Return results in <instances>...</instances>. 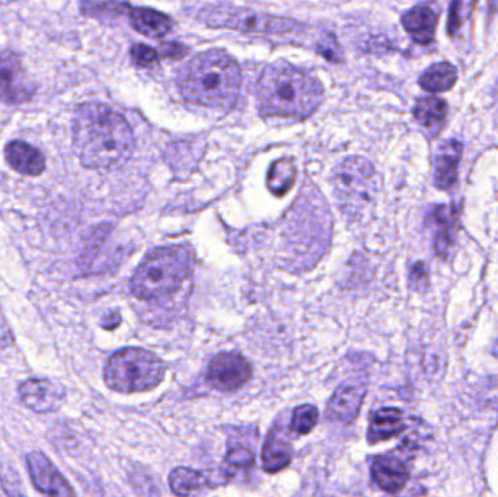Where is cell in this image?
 Listing matches in <instances>:
<instances>
[{"mask_svg":"<svg viewBox=\"0 0 498 497\" xmlns=\"http://www.w3.org/2000/svg\"><path fill=\"white\" fill-rule=\"evenodd\" d=\"M72 136L76 155L90 170L124 165L136 146L126 119L100 102H87L76 109Z\"/></svg>","mask_w":498,"mask_h":497,"instance_id":"cell-1","label":"cell"},{"mask_svg":"<svg viewBox=\"0 0 498 497\" xmlns=\"http://www.w3.org/2000/svg\"><path fill=\"white\" fill-rule=\"evenodd\" d=\"M255 94L262 116L280 119H308L323 101V83L284 60L262 70Z\"/></svg>","mask_w":498,"mask_h":497,"instance_id":"cell-2","label":"cell"},{"mask_svg":"<svg viewBox=\"0 0 498 497\" xmlns=\"http://www.w3.org/2000/svg\"><path fill=\"white\" fill-rule=\"evenodd\" d=\"M178 85L188 104L229 110L239 98L242 72L229 53L212 48L184 66L178 76Z\"/></svg>","mask_w":498,"mask_h":497,"instance_id":"cell-3","label":"cell"},{"mask_svg":"<svg viewBox=\"0 0 498 497\" xmlns=\"http://www.w3.org/2000/svg\"><path fill=\"white\" fill-rule=\"evenodd\" d=\"M191 273L190 254L183 247L154 249L137 267L130 289L142 301L161 300L176 292Z\"/></svg>","mask_w":498,"mask_h":497,"instance_id":"cell-4","label":"cell"},{"mask_svg":"<svg viewBox=\"0 0 498 497\" xmlns=\"http://www.w3.org/2000/svg\"><path fill=\"white\" fill-rule=\"evenodd\" d=\"M166 365L149 350L126 347L108 359L104 378L117 393L132 394L151 391L164 381Z\"/></svg>","mask_w":498,"mask_h":497,"instance_id":"cell-5","label":"cell"},{"mask_svg":"<svg viewBox=\"0 0 498 497\" xmlns=\"http://www.w3.org/2000/svg\"><path fill=\"white\" fill-rule=\"evenodd\" d=\"M334 190L345 212L357 217L376 198L379 183L372 163L362 156H352L335 168Z\"/></svg>","mask_w":498,"mask_h":497,"instance_id":"cell-6","label":"cell"},{"mask_svg":"<svg viewBox=\"0 0 498 497\" xmlns=\"http://www.w3.org/2000/svg\"><path fill=\"white\" fill-rule=\"evenodd\" d=\"M201 22L212 28L232 29L240 33L281 36L298 28L299 24L291 18L272 16L260 12L233 6L207 7L200 14Z\"/></svg>","mask_w":498,"mask_h":497,"instance_id":"cell-7","label":"cell"},{"mask_svg":"<svg viewBox=\"0 0 498 497\" xmlns=\"http://www.w3.org/2000/svg\"><path fill=\"white\" fill-rule=\"evenodd\" d=\"M36 87L28 79L21 58L15 51L0 53V102L18 105L28 102Z\"/></svg>","mask_w":498,"mask_h":497,"instance_id":"cell-8","label":"cell"},{"mask_svg":"<svg viewBox=\"0 0 498 497\" xmlns=\"http://www.w3.org/2000/svg\"><path fill=\"white\" fill-rule=\"evenodd\" d=\"M252 376V368L244 356L238 354H220L208 365L207 381L222 393H235Z\"/></svg>","mask_w":498,"mask_h":497,"instance_id":"cell-9","label":"cell"},{"mask_svg":"<svg viewBox=\"0 0 498 497\" xmlns=\"http://www.w3.org/2000/svg\"><path fill=\"white\" fill-rule=\"evenodd\" d=\"M26 467L34 487L47 496H73L72 487L53 462L38 450L26 455Z\"/></svg>","mask_w":498,"mask_h":497,"instance_id":"cell-10","label":"cell"},{"mask_svg":"<svg viewBox=\"0 0 498 497\" xmlns=\"http://www.w3.org/2000/svg\"><path fill=\"white\" fill-rule=\"evenodd\" d=\"M18 393L22 403L29 410L44 415L58 408L65 397V388L60 382L51 379L31 378L22 382Z\"/></svg>","mask_w":498,"mask_h":497,"instance_id":"cell-11","label":"cell"},{"mask_svg":"<svg viewBox=\"0 0 498 497\" xmlns=\"http://www.w3.org/2000/svg\"><path fill=\"white\" fill-rule=\"evenodd\" d=\"M366 396L365 384H345L334 393L326 415L331 420L350 425L355 422L362 408L363 398Z\"/></svg>","mask_w":498,"mask_h":497,"instance_id":"cell-12","label":"cell"},{"mask_svg":"<svg viewBox=\"0 0 498 497\" xmlns=\"http://www.w3.org/2000/svg\"><path fill=\"white\" fill-rule=\"evenodd\" d=\"M372 479L387 493H398L409 479L406 462L395 455L377 457L372 464Z\"/></svg>","mask_w":498,"mask_h":497,"instance_id":"cell-13","label":"cell"},{"mask_svg":"<svg viewBox=\"0 0 498 497\" xmlns=\"http://www.w3.org/2000/svg\"><path fill=\"white\" fill-rule=\"evenodd\" d=\"M5 158L16 173L29 177L41 175L46 170V158L43 153L26 142L14 141L7 144Z\"/></svg>","mask_w":498,"mask_h":497,"instance_id":"cell-14","label":"cell"},{"mask_svg":"<svg viewBox=\"0 0 498 497\" xmlns=\"http://www.w3.org/2000/svg\"><path fill=\"white\" fill-rule=\"evenodd\" d=\"M462 156V144L458 141H448L441 144L436 155L434 183L440 190H449L456 183L459 161Z\"/></svg>","mask_w":498,"mask_h":497,"instance_id":"cell-15","label":"cell"},{"mask_svg":"<svg viewBox=\"0 0 498 497\" xmlns=\"http://www.w3.org/2000/svg\"><path fill=\"white\" fill-rule=\"evenodd\" d=\"M402 26L412 37V40L426 46L433 41L436 26H438V15L434 14L431 7L419 5L409 9L402 16Z\"/></svg>","mask_w":498,"mask_h":497,"instance_id":"cell-16","label":"cell"},{"mask_svg":"<svg viewBox=\"0 0 498 497\" xmlns=\"http://www.w3.org/2000/svg\"><path fill=\"white\" fill-rule=\"evenodd\" d=\"M291 461V440L281 430H271L262 449V467L267 472H279L286 469Z\"/></svg>","mask_w":498,"mask_h":497,"instance_id":"cell-17","label":"cell"},{"mask_svg":"<svg viewBox=\"0 0 498 497\" xmlns=\"http://www.w3.org/2000/svg\"><path fill=\"white\" fill-rule=\"evenodd\" d=\"M448 116V104L439 97L419 98L414 107V117L417 123L429 130L431 134H438L441 127L445 126Z\"/></svg>","mask_w":498,"mask_h":497,"instance_id":"cell-18","label":"cell"},{"mask_svg":"<svg viewBox=\"0 0 498 497\" xmlns=\"http://www.w3.org/2000/svg\"><path fill=\"white\" fill-rule=\"evenodd\" d=\"M130 22L137 33L149 38L166 36L173 29V22L166 15L147 7H136L130 12Z\"/></svg>","mask_w":498,"mask_h":497,"instance_id":"cell-19","label":"cell"},{"mask_svg":"<svg viewBox=\"0 0 498 497\" xmlns=\"http://www.w3.org/2000/svg\"><path fill=\"white\" fill-rule=\"evenodd\" d=\"M404 429L402 413L398 408H382L373 415L370 422L367 438L370 442L376 443L380 440L391 439Z\"/></svg>","mask_w":498,"mask_h":497,"instance_id":"cell-20","label":"cell"},{"mask_svg":"<svg viewBox=\"0 0 498 497\" xmlns=\"http://www.w3.org/2000/svg\"><path fill=\"white\" fill-rule=\"evenodd\" d=\"M458 79L456 68L450 63L441 62L430 66L419 78V87L430 94H440L453 88Z\"/></svg>","mask_w":498,"mask_h":497,"instance_id":"cell-21","label":"cell"},{"mask_svg":"<svg viewBox=\"0 0 498 497\" xmlns=\"http://www.w3.org/2000/svg\"><path fill=\"white\" fill-rule=\"evenodd\" d=\"M296 180V166L291 158L277 159L270 166L267 187L276 197H283L293 187Z\"/></svg>","mask_w":498,"mask_h":497,"instance_id":"cell-22","label":"cell"},{"mask_svg":"<svg viewBox=\"0 0 498 497\" xmlns=\"http://www.w3.org/2000/svg\"><path fill=\"white\" fill-rule=\"evenodd\" d=\"M434 222L438 224V234H436V242H434V249L439 257H446L449 249L452 247L453 241V210L448 206H438L434 207L431 213Z\"/></svg>","mask_w":498,"mask_h":497,"instance_id":"cell-23","label":"cell"},{"mask_svg":"<svg viewBox=\"0 0 498 497\" xmlns=\"http://www.w3.org/2000/svg\"><path fill=\"white\" fill-rule=\"evenodd\" d=\"M169 486L175 494L190 496L207 486V479L196 470L176 469L169 476Z\"/></svg>","mask_w":498,"mask_h":497,"instance_id":"cell-24","label":"cell"},{"mask_svg":"<svg viewBox=\"0 0 498 497\" xmlns=\"http://www.w3.org/2000/svg\"><path fill=\"white\" fill-rule=\"evenodd\" d=\"M254 454L251 449L247 448H235L230 449L228 454L227 460L223 462L222 474L230 479L235 476L237 472L242 471V470H248L254 465Z\"/></svg>","mask_w":498,"mask_h":497,"instance_id":"cell-25","label":"cell"},{"mask_svg":"<svg viewBox=\"0 0 498 497\" xmlns=\"http://www.w3.org/2000/svg\"><path fill=\"white\" fill-rule=\"evenodd\" d=\"M318 418V408L311 404H303L294 410L291 423V430L298 435H308L315 428Z\"/></svg>","mask_w":498,"mask_h":497,"instance_id":"cell-26","label":"cell"},{"mask_svg":"<svg viewBox=\"0 0 498 497\" xmlns=\"http://www.w3.org/2000/svg\"><path fill=\"white\" fill-rule=\"evenodd\" d=\"M318 53L323 56L326 60L334 63L343 62V58H344L337 40L333 36L323 37V40L319 41Z\"/></svg>","mask_w":498,"mask_h":497,"instance_id":"cell-27","label":"cell"},{"mask_svg":"<svg viewBox=\"0 0 498 497\" xmlns=\"http://www.w3.org/2000/svg\"><path fill=\"white\" fill-rule=\"evenodd\" d=\"M130 55L133 58L134 65L139 68H147L158 60V53L144 44H134L130 50Z\"/></svg>","mask_w":498,"mask_h":497,"instance_id":"cell-28","label":"cell"},{"mask_svg":"<svg viewBox=\"0 0 498 497\" xmlns=\"http://www.w3.org/2000/svg\"><path fill=\"white\" fill-rule=\"evenodd\" d=\"M459 7H461V0H452L448 22V29L450 36H453V34L458 31L459 24H461V22H459Z\"/></svg>","mask_w":498,"mask_h":497,"instance_id":"cell-29","label":"cell"},{"mask_svg":"<svg viewBox=\"0 0 498 497\" xmlns=\"http://www.w3.org/2000/svg\"><path fill=\"white\" fill-rule=\"evenodd\" d=\"M185 53V48H183L180 44L169 43L162 46V55L165 56V58H183Z\"/></svg>","mask_w":498,"mask_h":497,"instance_id":"cell-30","label":"cell"},{"mask_svg":"<svg viewBox=\"0 0 498 497\" xmlns=\"http://www.w3.org/2000/svg\"><path fill=\"white\" fill-rule=\"evenodd\" d=\"M120 324V315L119 313H111L110 317L105 318L104 323H102V327L105 330H114L115 327H119Z\"/></svg>","mask_w":498,"mask_h":497,"instance_id":"cell-31","label":"cell"},{"mask_svg":"<svg viewBox=\"0 0 498 497\" xmlns=\"http://www.w3.org/2000/svg\"><path fill=\"white\" fill-rule=\"evenodd\" d=\"M488 7H490V12L494 14L498 9V0H488Z\"/></svg>","mask_w":498,"mask_h":497,"instance_id":"cell-32","label":"cell"}]
</instances>
